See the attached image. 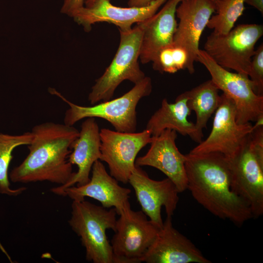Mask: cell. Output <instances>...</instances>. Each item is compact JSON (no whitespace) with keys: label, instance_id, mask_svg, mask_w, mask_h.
<instances>
[{"label":"cell","instance_id":"obj_1","mask_svg":"<svg viewBox=\"0 0 263 263\" xmlns=\"http://www.w3.org/2000/svg\"><path fill=\"white\" fill-rule=\"evenodd\" d=\"M186 155L187 189L198 204L237 226L253 218L249 206L231 189L226 157L218 152Z\"/></svg>","mask_w":263,"mask_h":263},{"label":"cell","instance_id":"obj_2","mask_svg":"<svg viewBox=\"0 0 263 263\" xmlns=\"http://www.w3.org/2000/svg\"><path fill=\"white\" fill-rule=\"evenodd\" d=\"M29 153L9 174L14 183L48 181L63 186L74 176L68 157L79 131L73 126L47 122L33 127Z\"/></svg>","mask_w":263,"mask_h":263},{"label":"cell","instance_id":"obj_3","mask_svg":"<svg viewBox=\"0 0 263 263\" xmlns=\"http://www.w3.org/2000/svg\"><path fill=\"white\" fill-rule=\"evenodd\" d=\"M231 157L227 158L232 190L249 206L253 218L263 214V120Z\"/></svg>","mask_w":263,"mask_h":263},{"label":"cell","instance_id":"obj_4","mask_svg":"<svg viewBox=\"0 0 263 263\" xmlns=\"http://www.w3.org/2000/svg\"><path fill=\"white\" fill-rule=\"evenodd\" d=\"M152 89L151 79L146 76L123 95L91 106L75 104L55 89L49 88V92L59 97L69 106L65 113L64 124L74 126L83 119L97 117L108 121L116 131L130 132L136 130V109L138 102L142 98L149 96Z\"/></svg>","mask_w":263,"mask_h":263},{"label":"cell","instance_id":"obj_5","mask_svg":"<svg viewBox=\"0 0 263 263\" xmlns=\"http://www.w3.org/2000/svg\"><path fill=\"white\" fill-rule=\"evenodd\" d=\"M71 208L68 223L80 237L85 249L86 260L93 263H113L106 230H115L117 215L115 209H107L85 200L73 201Z\"/></svg>","mask_w":263,"mask_h":263},{"label":"cell","instance_id":"obj_6","mask_svg":"<svg viewBox=\"0 0 263 263\" xmlns=\"http://www.w3.org/2000/svg\"><path fill=\"white\" fill-rule=\"evenodd\" d=\"M120 42L117 52L109 66L95 80L88 95L92 105L112 98L117 87L124 81L134 84L146 76L138 63L143 34L141 23L130 30H119Z\"/></svg>","mask_w":263,"mask_h":263},{"label":"cell","instance_id":"obj_7","mask_svg":"<svg viewBox=\"0 0 263 263\" xmlns=\"http://www.w3.org/2000/svg\"><path fill=\"white\" fill-rule=\"evenodd\" d=\"M263 35L262 24H240L226 34L212 32L204 50L223 68L248 75L255 45Z\"/></svg>","mask_w":263,"mask_h":263},{"label":"cell","instance_id":"obj_8","mask_svg":"<svg viewBox=\"0 0 263 263\" xmlns=\"http://www.w3.org/2000/svg\"><path fill=\"white\" fill-rule=\"evenodd\" d=\"M196 61L208 71L211 80L234 102L239 124L263 119V96L257 94L248 75L229 72L218 64L204 50L200 49Z\"/></svg>","mask_w":263,"mask_h":263},{"label":"cell","instance_id":"obj_9","mask_svg":"<svg viewBox=\"0 0 263 263\" xmlns=\"http://www.w3.org/2000/svg\"><path fill=\"white\" fill-rule=\"evenodd\" d=\"M116 220L110 242L113 263H139L153 242L160 228L142 211L124 206Z\"/></svg>","mask_w":263,"mask_h":263},{"label":"cell","instance_id":"obj_10","mask_svg":"<svg viewBox=\"0 0 263 263\" xmlns=\"http://www.w3.org/2000/svg\"><path fill=\"white\" fill-rule=\"evenodd\" d=\"M100 138V160L107 164L112 176L122 183H128L135 168L137 154L152 141L151 133L146 129L128 132L102 128Z\"/></svg>","mask_w":263,"mask_h":263},{"label":"cell","instance_id":"obj_11","mask_svg":"<svg viewBox=\"0 0 263 263\" xmlns=\"http://www.w3.org/2000/svg\"><path fill=\"white\" fill-rule=\"evenodd\" d=\"M221 97L209 135L191 150L190 153L218 152L227 158L230 157L253 130L254 125L251 123H238L234 102L223 93Z\"/></svg>","mask_w":263,"mask_h":263},{"label":"cell","instance_id":"obj_12","mask_svg":"<svg viewBox=\"0 0 263 263\" xmlns=\"http://www.w3.org/2000/svg\"><path fill=\"white\" fill-rule=\"evenodd\" d=\"M128 183L134 190L142 211L161 228L163 224L162 207L168 216L172 217L176 209L180 193L176 187L168 178L160 181L151 179L140 167L136 166Z\"/></svg>","mask_w":263,"mask_h":263},{"label":"cell","instance_id":"obj_13","mask_svg":"<svg viewBox=\"0 0 263 263\" xmlns=\"http://www.w3.org/2000/svg\"><path fill=\"white\" fill-rule=\"evenodd\" d=\"M215 3L212 0H183L176 9L179 22L173 43L184 48L188 55L187 70L195 72L196 62L201 35L212 15L215 12Z\"/></svg>","mask_w":263,"mask_h":263},{"label":"cell","instance_id":"obj_14","mask_svg":"<svg viewBox=\"0 0 263 263\" xmlns=\"http://www.w3.org/2000/svg\"><path fill=\"white\" fill-rule=\"evenodd\" d=\"M167 0H154L143 7H121L112 4L110 0H94L79 9L73 18L86 32L91 30L93 24L101 22L113 24L119 30L126 31L132 29L134 23L151 17Z\"/></svg>","mask_w":263,"mask_h":263},{"label":"cell","instance_id":"obj_15","mask_svg":"<svg viewBox=\"0 0 263 263\" xmlns=\"http://www.w3.org/2000/svg\"><path fill=\"white\" fill-rule=\"evenodd\" d=\"M177 132L166 129L158 135L152 136L150 146L143 156L136 158L135 166L155 168L169 179L179 192L187 189L185 163L187 155L178 150L176 140Z\"/></svg>","mask_w":263,"mask_h":263},{"label":"cell","instance_id":"obj_16","mask_svg":"<svg viewBox=\"0 0 263 263\" xmlns=\"http://www.w3.org/2000/svg\"><path fill=\"white\" fill-rule=\"evenodd\" d=\"M147 263H210L187 237L172 225L167 216L162 226L142 259Z\"/></svg>","mask_w":263,"mask_h":263},{"label":"cell","instance_id":"obj_17","mask_svg":"<svg viewBox=\"0 0 263 263\" xmlns=\"http://www.w3.org/2000/svg\"><path fill=\"white\" fill-rule=\"evenodd\" d=\"M90 181L81 186H74L63 189L60 196H67L73 201H82L86 197L97 200L104 207L114 208L119 215L128 202L131 190L120 186L118 181L109 174L100 160L92 168Z\"/></svg>","mask_w":263,"mask_h":263},{"label":"cell","instance_id":"obj_18","mask_svg":"<svg viewBox=\"0 0 263 263\" xmlns=\"http://www.w3.org/2000/svg\"><path fill=\"white\" fill-rule=\"evenodd\" d=\"M69 162L76 165L77 172L66 184L53 188L51 191L60 195L65 188L76 185L81 186L90 180V174L94 163L100 159V130L95 118H87L82 122L78 136L74 142Z\"/></svg>","mask_w":263,"mask_h":263},{"label":"cell","instance_id":"obj_19","mask_svg":"<svg viewBox=\"0 0 263 263\" xmlns=\"http://www.w3.org/2000/svg\"><path fill=\"white\" fill-rule=\"evenodd\" d=\"M182 0H167L159 12L140 22L143 34L139 58L142 64L152 62L161 49L173 43L177 26L176 9Z\"/></svg>","mask_w":263,"mask_h":263},{"label":"cell","instance_id":"obj_20","mask_svg":"<svg viewBox=\"0 0 263 263\" xmlns=\"http://www.w3.org/2000/svg\"><path fill=\"white\" fill-rule=\"evenodd\" d=\"M188 99L186 92L179 95L172 103L163 99L161 107L149 119L145 129L152 136L158 135L166 129L173 130L200 143L203 140L204 134L198 130L195 123L188 119L191 111L188 106Z\"/></svg>","mask_w":263,"mask_h":263},{"label":"cell","instance_id":"obj_21","mask_svg":"<svg viewBox=\"0 0 263 263\" xmlns=\"http://www.w3.org/2000/svg\"><path fill=\"white\" fill-rule=\"evenodd\" d=\"M219 91L209 79L186 91L188 106L191 111L195 112L196 116L195 124L201 132L206 128L209 119L220 104L221 97Z\"/></svg>","mask_w":263,"mask_h":263},{"label":"cell","instance_id":"obj_22","mask_svg":"<svg viewBox=\"0 0 263 263\" xmlns=\"http://www.w3.org/2000/svg\"><path fill=\"white\" fill-rule=\"evenodd\" d=\"M32 138L31 132L19 135L0 133V193L15 196L26 190L24 187L15 189L10 187L8 170L14 150L20 146L29 145Z\"/></svg>","mask_w":263,"mask_h":263},{"label":"cell","instance_id":"obj_23","mask_svg":"<svg viewBox=\"0 0 263 263\" xmlns=\"http://www.w3.org/2000/svg\"><path fill=\"white\" fill-rule=\"evenodd\" d=\"M245 0H218L215 2L216 14L211 17L207 27L214 33L225 34L234 26L245 9Z\"/></svg>","mask_w":263,"mask_h":263},{"label":"cell","instance_id":"obj_24","mask_svg":"<svg viewBox=\"0 0 263 263\" xmlns=\"http://www.w3.org/2000/svg\"><path fill=\"white\" fill-rule=\"evenodd\" d=\"M188 55L183 47L173 43L161 49L153 60V69L161 73L174 74L187 68Z\"/></svg>","mask_w":263,"mask_h":263},{"label":"cell","instance_id":"obj_25","mask_svg":"<svg viewBox=\"0 0 263 263\" xmlns=\"http://www.w3.org/2000/svg\"><path fill=\"white\" fill-rule=\"evenodd\" d=\"M248 77L253 84L255 93L263 96V44L255 50L250 66Z\"/></svg>","mask_w":263,"mask_h":263},{"label":"cell","instance_id":"obj_26","mask_svg":"<svg viewBox=\"0 0 263 263\" xmlns=\"http://www.w3.org/2000/svg\"><path fill=\"white\" fill-rule=\"evenodd\" d=\"M85 0H63L60 9L61 13L73 18L84 6Z\"/></svg>","mask_w":263,"mask_h":263},{"label":"cell","instance_id":"obj_27","mask_svg":"<svg viewBox=\"0 0 263 263\" xmlns=\"http://www.w3.org/2000/svg\"><path fill=\"white\" fill-rule=\"evenodd\" d=\"M154 0H128V4L130 7H143L150 4Z\"/></svg>","mask_w":263,"mask_h":263},{"label":"cell","instance_id":"obj_28","mask_svg":"<svg viewBox=\"0 0 263 263\" xmlns=\"http://www.w3.org/2000/svg\"><path fill=\"white\" fill-rule=\"evenodd\" d=\"M244 3L254 7L263 15V0H245Z\"/></svg>","mask_w":263,"mask_h":263},{"label":"cell","instance_id":"obj_29","mask_svg":"<svg viewBox=\"0 0 263 263\" xmlns=\"http://www.w3.org/2000/svg\"><path fill=\"white\" fill-rule=\"evenodd\" d=\"M94 0H86L85 1V6H88L91 4Z\"/></svg>","mask_w":263,"mask_h":263},{"label":"cell","instance_id":"obj_30","mask_svg":"<svg viewBox=\"0 0 263 263\" xmlns=\"http://www.w3.org/2000/svg\"><path fill=\"white\" fill-rule=\"evenodd\" d=\"M213 0L214 2H216V1H217L218 0Z\"/></svg>","mask_w":263,"mask_h":263}]
</instances>
